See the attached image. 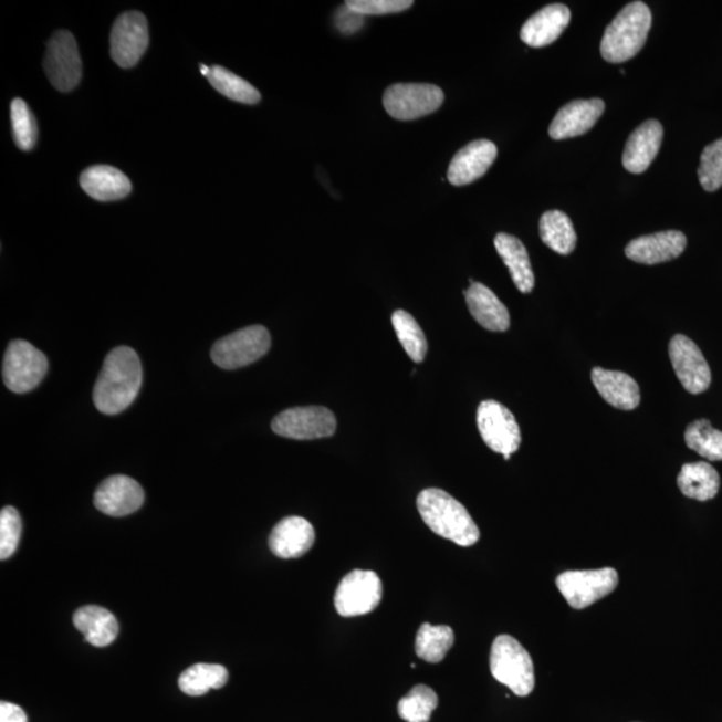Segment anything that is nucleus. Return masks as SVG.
Listing matches in <instances>:
<instances>
[{
    "instance_id": "nucleus-1",
    "label": "nucleus",
    "mask_w": 722,
    "mask_h": 722,
    "mask_svg": "<svg viewBox=\"0 0 722 722\" xmlns=\"http://www.w3.org/2000/svg\"><path fill=\"white\" fill-rule=\"evenodd\" d=\"M143 385V366L136 350L118 347L107 355L94 387V405L106 415L126 410Z\"/></svg>"
},
{
    "instance_id": "nucleus-2",
    "label": "nucleus",
    "mask_w": 722,
    "mask_h": 722,
    "mask_svg": "<svg viewBox=\"0 0 722 722\" xmlns=\"http://www.w3.org/2000/svg\"><path fill=\"white\" fill-rule=\"evenodd\" d=\"M421 520L433 533L462 547H470L481 538V532L468 509L440 489H427L418 496Z\"/></svg>"
},
{
    "instance_id": "nucleus-3",
    "label": "nucleus",
    "mask_w": 722,
    "mask_h": 722,
    "mask_svg": "<svg viewBox=\"0 0 722 722\" xmlns=\"http://www.w3.org/2000/svg\"><path fill=\"white\" fill-rule=\"evenodd\" d=\"M651 12L643 2H631L606 28L600 55L609 63H622L636 56L648 40Z\"/></svg>"
},
{
    "instance_id": "nucleus-4",
    "label": "nucleus",
    "mask_w": 722,
    "mask_h": 722,
    "mask_svg": "<svg viewBox=\"0 0 722 722\" xmlns=\"http://www.w3.org/2000/svg\"><path fill=\"white\" fill-rule=\"evenodd\" d=\"M490 670L498 682L520 698H526L535 688L532 657L514 637L502 635L495 638L491 647Z\"/></svg>"
},
{
    "instance_id": "nucleus-5",
    "label": "nucleus",
    "mask_w": 722,
    "mask_h": 722,
    "mask_svg": "<svg viewBox=\"0 0 722 722\" xmlns=\"http://www.w3.org/2000/svg\"><path fill=\"white\" fill-rule=\"evenodd\" d=\"M270 348V332L263 325H252L220 338L213 345L212 360L222 369H238L260 360Z\"/></svg>"
},
{
    "instance_id": "nucleus-6",
    "label": "nucleus",
    "mask_w": 722,
    "mask_h": 722,
    "mask_svg": "<svg viewBox=\"0 0 722 722\" xmlns=\"http://www.w3.org/2000/svg\"><path fill=\"white\" fill-rule=\"evenodd\" d=\"M48 357L24 341L9 344L3 362V380L6 387L15 394L33 391L46 376Z\"/></svg>"
},
{
    "instance_id": "nucleus-7",
    "label": "nucleus",
    "mask_w": 722,
    "mask_h": 722,
    "mask_svg": "<svg viewBox=\"0 0 722 722\" xmlns=\"http://www.w3.org/2000/svg\"><path fill=\"white\" fill-rule=\"evenodd\" d=\"M443 101L442 88L430 83H396L383 95L386 112L400 121L418 119L437 112Z\"/></svg>"
},
{
    "instance_id": "nucleus-8",
    "label": "nucleus",
    "mask_w": 722,
    "mask_h": 722,
    "mask_svg": "<svg viewBox=\"0 0 722 722\" xmlns=\"http://www.w3.org/2000/svg\"><path fill=\"white\" fill-rule=\"evenodd\" d=\"M558 589L573 609L583 610L616 590L619 577L616 568L565 572L558 575Z\"/></svg>"
},
{
    "instance_id": "nucleus-9",
    "label": "nucleus",
    "mask_w": 722,
    "mask_h": 722,
    "mask_svg": "<svg viewBox=\"0 0 722 722\" xmlns=\"http://www.w3.org/2000/svg\"><path fill=\"white\" fill-rule=\"evenodd\" d=\"M477 423L483 442L509 460L522 443L520 426L500 401L484 400L478 407Z\"/></svg>"
},
{
    "instance_id": "nucleus-10",
    "label": "nucleus",
    "mask_w": 722,
    "mask_h": 722,
    "mask_svg": "<svg viewBox=\"0 0 722 722\" xmlns=\"http://www.w3.org/2000/svg\"><path fill=\"white\" fill-rule=\"evenodd\" d=\"M44 72L56 91H74L82 79V61L75 38L62 30L51 38L43 61Z\"/></svg>"
},
{
    "instance_id": "nucleus-11",
    "label": "nucleus",
    "mask_w": 722,
    "mask_h": 722,
    "mask_svg": "<svg viewBox=\"0 0 722 722\" xmlns=\"http://www.w3.org/2000/svg\"><path fill=\"white\" fill-rule=\"evenodd\" d=\"M383 597L379 575L354 571L345 575L335 594V608L342 617L368 615L378 608Z\"/></svg>"
},
{
    "instance_id": "nucleus-12",
    "label": "nucleus",
    "mask_w": 722,
    "mask_h": 722,
    "mask_svg": "<svg viewBox=\"0 0 722 722\" xmlns=\"http://www.w3.org/2000/svg\"><path fill=\"white\" fill-rule=\"evenodd\" d=\"M337 421L334 412L325 407H296L280 412L272 421V430L279 437L313 440L334 436Z\"/></svg>"
},
{
    "instance_id": "nucleus-13",
    "label": "nucleus",
    "mask_w": 722,
    "mask_h": 722,
    "mask_svg": "<svg viewBox=\"0 0 722 722\" xmlns=\"http://www.w3.org/2000/svg\"><path fill=\"white\" fill-rule=\"evenodd\" d=\"M149 46L146 18L137 11L125 12L115 21L111 34V54L119 67L136 66Z\"/></svg>"
},
{
    "instance_id": "nucleus-14",
    "label": "nucleus",
    "mask_w": 722,
    "mask_h": 722,
    "mask_svg": "<svg viewBox=\"0 0 722 722\" xmlns=\"http://www.w3.org/2000/svg\"><path fill=\"white\" fill-rule=\"evenodd\" d=\"M670 362L683 388L699 395L705 393L712 381L711 367L698 344L683 335H676L669 343Z\"/></svg>"
},
{
    "instance_id": "nucleus-15",
    "label": "nucleus",
    "mask_w": 722,
    "mask_h": 722,
    "mask_svg": "<svg viewBox=\"0 0 722 722\" xmlns=\"http://www.w3.org/2000/svg\"><path fill=\"white\" fill-rule=\"evenodd\" d=\"M145 494L139 483L125 475L107 478L94 494V504L101 513L126 516L143 506Z\"/></svg>"
},
{
    "instance_id": "nucleus-16",
    "label": "nucleus",
    "mask_w": 722,
    "mask_h": 722,
    "mask_svg": "<svg viewBox=\"0 0 722 722\" xmlns=\"http://www.w3.org/2000/svg\"><path fill=\"white\" fill-rule=\"evenodd\" d=\"M686 248V234L680 230H667L631 240L625 248V254L635 263L656 265L679 258Z\"/></svg>"
},
{
    "instance_id": "nucleus-17",
    "label": "nucleus",
    "mask_w": 722,
    "mask_h": 722,
    "mask_svg": "<svg viewBox=\"0 0 722 722\" xmlns=\"http://www.w3.org/2000/svg\"><path fill=\"white\" fill-rule=\"evenodd\" d=\"M496 156V146L491 140H474L453 156L449 172H447V180L453 187H463V185L474 182L489 171Z\"/></svg>"
},
{
    "instance_id": "nucleus-18",
    "label": "nucleus",
    "mask_w": 722,
    "mask_h": 722,
    "mask_svg": "<svg viewBox=\"0 0 722 722\" xmlns=\"http://www.w3.org/2000/svg\"><path fill=\"white\" fill-rule=\"evenodd\" d=\"M604 111L605 102L603 100L573 101L555 115L551 127H548V134L557 140L583 136L597 124Z\"/></svg>"
},
{
    "instance_id": "nucleus-19",
    "label": "nucleus",
    "mask_w": 722,
    "mask_h": 722,
    "mask_svg": "<svg viewBox=\"0 0 722 722\" xmlns=\"http://www.w3.org/2000/svg\"><path fill=\"white\" fill-rule=\"evenodd\" d=\"M315 540V529L308 521L302 516H287L272 530L270 548L279 558H300L311 551Z\"/></svg>"
},
{
    "instance_id": "nucleus-20",
    "label": "nucleus",
    "mask_w": 722,
    "mask_h": 722,
    "mask_svg": "<svg viewBox=\"0 0 722 722\" xmlns=\"http://www.w3.org/2000/svg\"><path fill=\"white\" fill-rule=\"evenodd\" d=\"M571 19L572 12L565 4H548L522 25L521 40L534 49L548 46L564 33Z\"/></svg>"
},
{
    "instance_id": "nucleus-21",
    "label": "nucleus",
    "mask_w": 722,
    "mask_h": 722,
    "mask_svg": "<svg viewBox=\"0 0 722 722\" xmlns=\"http://www.w3.org/2000/svg\"><path fill=\"white\" fill-rule=\"evenodd\" d=\"M663 138L662 125L656 119L638 126L626 143L622 164L632 175H641L649 168L661 149Z\"/></svg>"
},
{
    "instance_id": "nucleus-22",
    "label": "nucleus",
    "mask_w": 722,
    "mask_h": 722,
    "mask_svg": "<svg viewBox=\"0 0 722 722\" xmlns=\"http://www.w3.org/2000/svg\"><path fill=\"white\" fill-rule=\"evenodd\" d=\"M593 385L610 406L618 410H635L641 402V391L637 381L619 370L594 368Z\"/></svg>"
},
{
    "instance_id": "nucleus-23",
    "label": "nucleus",
    "mask_w": 722,
    "mask_h": 722,
    "mask_svg": "<svg viewBox=\"0 0 722 722\" xmlns=\"http://www.w3.org/2000/svg\"><path fill=\"white\" fill-rule=\"evenodd\" d=\"M80 184L88 196L102 202L123 200L132 191L129 178L108 165L91 166L82 172Z\"/></svg>"
},
{
    "instance_id": "nucleus-24",
    "label": "nucleus",
    "mask_w": 722,
    "mask_h": 722,
    "mask_svg": "<svg viewBox=\"0 0 722 722\" xmlns=\"http://www.w3.org/2000/svg\"><path fill=\"white\" fill-rule=\"evenodd\" d=\"M472 317L491 332H504L510 328V313L490 287L481 283H472L464 291Z\"/></svg>"
},
{
    "instance_id": "nucleus-25",
    "label": "nucleus",
    "mask_w": 722,
    "mask_h": 722,
    "mask_svg": "<svg viewBox=\"0 0 722 722\" xmlns=\"http://www.w3.org/2000/svg\"><path fill=\"white\" fill-rule=\"evenodd\" d=\"M498 254L509 268L511 279L517 290L522 293H530L534 290L535 278L530 263L527 249L520 239L508 233L496 234L494 240Z\"/></svg>"
},
{
    "instance_id": "nucleus-26",
    "label": "nucleus",
    "mask_w": 722,
    "mask_h": 722,
    "mask_svg": "<svg viewBox=\"0 0 722 722\" xmlns=\"http://www.w3.org/2000/svg\"><path fill=\"white\" fill-rule=\"evenodd\" d=\"M73 622L86 641L95 648H105L115 641L119 625L111 611L100 606H83L75 611Z\"/></svg>"
},
{
    "instance_id": "nucleus-27",
    "label": "nucleus",
    "mask_w": 722,
    "mask_h": 722,
    "mask_svg": "<svg viewBox=\"0 0 722 722\" xmlns=\"http://www.w3.org/2000/svg\"><path fill=\"white\" fill-rule=\"evenodd\" d=\"M677 484L681 493L690 500L707 502L719 494L720 475L713 465L707 462L682 465Z\"/></svg>"
},
{
    "instance_id": "nucleus-28",
    "label": "nucleus",
    "mask_w": 722,
    "mask_h": 722,
    "mask_svg": "<svg viewBox=\"0 0 722 722\" xmlns=\"http://www.w3.org/2000/svg\"><path fill=\"white\" fill-rule=\"evenodd\" d=\"M540 234L543 244L559 254H571L577 247V233L573 222L561 210H548L541 217Z\"/></svg>"
},
{
    "instance_id": "nucleus-29",
    "label": "nucleus",
    "mask_w": 722,
    "mask_h": 722,
    "mask_svg": "<svg viewBox=\"0 0 722 722\" xmlns=\"http://www.w3.org/2000/svg\"><path fill=\"white\" fill-rule=\"evenodd\" d=\"M228 679L227 668L219 663H196L180 676L178 687L185 694L197 698L207 694L209 690L226 687Z\"/></svg>"
},
{
    "instance_id": "nucleus-30",
    "label": "nucleus",
    "mask_w": 722,
    "mask_h": 722,
    "mask_svg": "<svg viewBox=\"0 0 722 722\" xmlns=\"http://www.w3.org/2000/svg\"><path fill=\"white\" fill-rule=\"evenodd\" d=\"M453 642H456V635L450 626L423 624L418 631L415 651L421 660L439 663L444 660Z\"/></svg>"
},
{
    "instance_id": "nucleus-31",
    "label": "nucleus",
    "mask_w": 722,
    "mask_h": 722,
    "mask_svg": "<svg viewBox=\"0 0 722 722\" xmlns=\"http://www.w3.org/2000/svg\"><path fill=\"white\" fill-rule=\"evenodd\" d=\"M208 80L217 92L240 104L255 105L261 100L258 88L226 67H210Z\"/></svg>"
},
{
    "instance_id": "nucleus-32",
    "label": "nucleus",
    "mask_w": 722,
    "mask_h": 722,
    "mask_svg": "<svg viewBox=\"0 0 722 722\" xmlns=\"http://www.w3.org/2000/svg\"><path fill=\"white\" fill-rule=\"evenodd\" d=\"M686 443L702 458L712 462L722 460V432L714 430L708 419L695 420L688 426Z\"/></svg>"
},
{
    "instance_id": "nucleus-33",
    "label": "nucleus",
    "mask_w": 722,
    "mask_h": 722,
    "mask_svg": "<svg viewBox=\"0 0 722 722\" xmlns=\"http://www.w3.org/2000/svg\"><path fill=\"white\" fill-rule=\"evenodd\" d=\"M396 336H398L402 348L415 363H421L427 355V338L420 325L410 313L399 310L391 317Z\"/></svg>"
},
{
    "instance_id": "nucleus-34",
    "label": "nucleus",
    "mask_w": 722,
    "mask_h": 722,
    "mask_svg": "<svg viewBox=\"0 0 722 722\" xmlns=\"http://www.w3.org/2000/svg\"><path fill=\"white\" fill-rule=\"evenodd\" d=\"M438 707V694L430 687L417 686L399 701L398 712L407 722H428Z\"/></svg>"
},
{
    "instance_id": "nucleus-35",
    "label": "nucleus",
    "mask_w": 722,
    "mask_h": 722,
    "mask_svg": "<svg viewBox=\"0 0 722 722\" xmlns=\"http://www.w3.org/2000/svg\"><path fill=\"white\" fill-rule=\"evenodd\" d=\"M11 124L18 148L24 151L33 149L38 139L36 119L21 98L12 101Z\"/></svg>"
},
{
    "instance_id": "nucleus-36",
    "label": "nucleus",
    "mask_w": 722,
    "mask_h": 722,
    "mask_svg": "<svg viewBox=\"0 0 722 722\" xmlns=\"http://www.w3.org/2000/svg\"><path fill=\"white\" fill-rule=\"evenodd\" d=\"M699 180L707 191H715L722 187V138L708 145L702 151Z\"/></svg>"
},
{
    "instance_id": "nucleus-37",
    "label": "nucleus",
    "mask_w": 722,
    "mask_h": 722,
    "mask_svg": "<svg viewBox=\"0 0 722 722\" xmlns=\"http://www.w3.org/2000/svg\"><path fill=\"white\" fill-rule=\"evenodd\" d=\"M21 534V515L14 508H4L0 513V559H9L17 552Z\"/></svg>"
},
{
    "instance_id": "nucleus-38",
    "label": "nucleus",
    "mask_w": 722,
    "mask_h": 722,
    "mask_svg": "<svg viewBox=\"0 0 722 722\" xmlns=\"http://www.w3.org/2000/svg\"><path fill=\"white\" fill-rule=\"evenodd\" d=\"M414 4L412 0H348L345 6L363 17L387 15L406 11Z\"/></svg>"
},
{
    "instance_id": "nucleus-39",
    "label": "nucleus",
    "mask_w": 722,
    "mask_h": 722,
    "mask_svg": "<svg viewBox=\"0 0 722 722\" xmlns=\"http://www.w3.org/2000/svg\"><path fill=\"white\" fill-rule=\"evenodd\" d=\"M337 29L344 34H354L362 29L364 17L357 14L356 11L350 10L344 4V8L338 9L335 17Z\"/></svg>"
},
{
    "instance_id": "nucleus-40",
    "label": "nucleus",
    "mask_w": 722,
    "mask_h": 722,
    "mask_svg": "<svg viewBox=\"0 0 722 722\" xmlns=\"http://www.w3.org/2000/svg\"><path fill=\"white\" fill-rule=\"evenodd\" d=\"M0 722H29V720L21 707L2 701L0 702Z\"/></svg>"
},
{
    "instance_id": "nucleus-41",
    "label": "nucleus",
    "mask_w": 722,
    "mask_h": 722,
    "mask_svg": "<svg viewBox=\"0 0 722 722\" xmlns=\"http://www.w3.org/2000/svg\"><path fill=\"white\" fill-rule=\"evenodd\" d=\"M200 69H201L202 75L209 76L210 67H208L206 65H201Z\"/></svg>"
}]
</instances>
